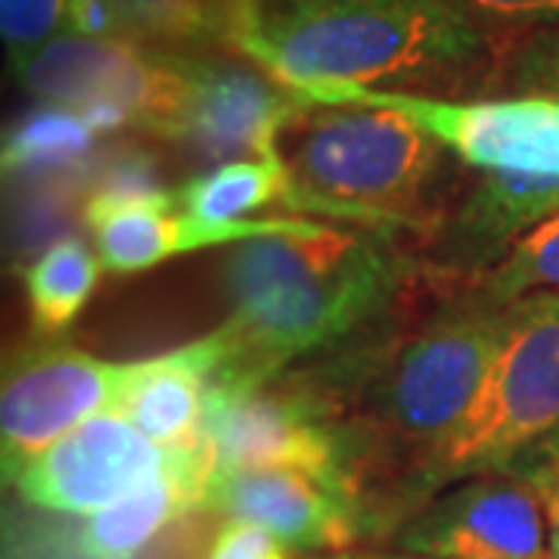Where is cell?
I'll return each mask as SVG.
<instances>
[{
    "instance_id": "6da1fadb",
    "label": "cell",
    "mask_w": 559,
    "mask_h": 559,
    "mask_svg": "<svg viewBox=\"0 0 559 559\" xmlns=\"http://www.w3.org/2000/svg\"><path fill=\"white\" fill-rule=\"evenodd\" d=\"M230 47L283 81L491 91L503 44L451 0H230Z\"/></svg>"
},
{
    "instance_id": "7a4b0ae2",
    "label": "cell",
    "mask_w": 559,
    "mask_h": 559,
    "mask_svg": "<svg viewBox=\"0 0 559 559\" xmlns=\"http://www.w3.org/2000/svg\"><path fill=\"white\" fill-rule=\"evenodd\" d=\"M230 314L215 342V389L274 382L283 367L336 345L399 296L404 261L377 234L308 230L240 242L227 259Z\"/></svg>"
},
{
    "instance_id": "3957f363",
    "label": "cell",
    "mask_w": 559,
    "mask_h": 559,
    "mask_svg": "<svg viewBox=\"0 0 559 559\" xmlns=\"http://www.w3.org/2000/svg\"><path fill=\"white\" fill-rule=\"evenodd\" d=\"M448 156L419 121L360 103L305 100L277 138L293 209L370 227H439Z\"/></svg>"
},
{
    "instance_id": "277c9868",
    "label": "cell",
    "mask_w": 559,
    "mask_h": 559,
    "mask_svg": "<svg viewBox=\"0 0 559 559\" xmlns=\"http://www.w3.org/2000/svg\"><path fill=\"white\" fill-rule=\"evenodd\" d=\"M510 301L491 299L479 283L457 299L360 355L355 411L364 429L389 444L423 451L432 469L441 448L479 399L498 355Z\"/></svg>"
},
{
    "instance_id": "5b68a950",
    "label": "cell",
    "mask_w": 559,
    "mask_h": 559,
    "mask_svg": "<svg viewBox=\"0 0 559 559\" xmlns=\"http://www.w3.org/2000/svg\"><path fill=\"white\" fill-rule=\"evenodd\" d=\"M559 432V293L507 305L479 399L432 463L436 473H495Z\"/></svg>"
},
{
    "instance_id": "8992f818",
    "label": "cell",
    "mask_w": 559,
    "mask_h": 559,
    "mask_svg": "<svg viewBox=\"0 0 559 559\" xmlns=\"http://www.w3.org/2000/svg\"><path fill=\"white\" fill-rule=\"evenodd\" d=\"M301 103L255 62L171 50L165 94L143 131L205 165L274 159L280 128Z\"/></svg>"
},
{
    "instance_id": "52a82bcc",
    "label": "cell",
    "mask_w": 559,
    "mask_h": 559,
    "mask_svg": "<svg viewBox=\"0 0 559 559\" xmlns=\"http://www.w3.org/2000/svg\"><path fill=\"white\" fill-rule=\"evenodd\" d=\"M308 103H360L395 109L481 175H522L559 187V103L538 97L441 100L358 84H311L296 91Z\"/></svg>"
},
{
    "instance_id": "ba28073f",
    "label": "cell",
    "mask_w": 559,
    "mask_h": 559,
    "mask_svg": "<svg viewBox=\"0 0 559 559\" xmlns=\"http://www.w3.org/2000/svg\"><path fill=\"white\" fill-rule=\"evenodd\" d=\"M171 50L124 38L57 35L13 57V75L28 94L84 112L97 131L146 128L159 109Z\"/></svg>"
},
{
    "instance_id": "9c48e42d",
    "label": "cell",
    "mask_w": 559,
    "mask_h": 559,
    "mask_svg": "<svg viewBox=\"0 0 559 559\" xmlns=\"http://www.w3.org/2000/svg\"><path fill=\"white\" fill-rule=\"evenodd\" d=\"M134 364L72 345L28 348L7 364L0 389V454L7 481L84 419L119 411Z\"/></svg>"
},
{
    "instance_id": "30bf717a",
    "label": "cell",
    "mask_w": 559,
    "mask_h": 559,
    "mask_svg": "<svg viewBox=\"0 0 559 559\" xmlns=\"http://www.w3.org/2000/svg\"><path fill=\"white\" fill-rule=\"evenodd\" d=\"M205 451L215 469H299L352 488L333 407L320 395L280 389H212Z\"/></svg>"
},
{
    "instance_id": "8fae6325",
    "label": "cell",
    "mask_w": 559,
    "mask_h": 559,
    "mask_svg": "<svg viewBox=\"0 0 559 559\" xmlns=\"http://www.w3.org/2000/svg\"><path fill=\"white\" fill-rule=\"evenodd\" d=\"M175 457L119 411H106L69 429L10 481L40 510L94 516L159 479Z\"/></svg>"
},
{
    "instance_id": "7c38bea8",
    "label": "cell",
    "mask_w": 559,
    "mask_h": 559,
    "mask_svg": "<svg viewBox=\"0 0 559 559\" xmlns=\"http://www.w3.org/2000/svg\"><path fill=\"white\" fill-rule=\"evenodd\" d=\"M399 547L426 559H547V516L528 481L495 469L426 503Z\"/></svg>"
},
{
    "instance_id": "4fadbf2b",
    "label": "cell",
    "mask_w": 559,
    "mask_h": 559,
    "mask_svg": "<svg viewBox=\"0 0 559 559\" xmlns=\"http://www.w3.org/2000/svg\"><path fill=\"white\" fill-rule=\"evenodd\" d=\"M209 507L255 522L293 550H340L358 538L352 488L299 469H215Z\"/></svg>"
},
{
    "instance_id": "5bb4252c",
    "label": "cell",
    "mask_w": 559,
    "mask_h": 559,
    "mask_svg": "<svg viewBox=\"0 0 559 559\" xmlns=\"http://www.w3.org/2000/svg\"><path fill=\"white\" fill-rule=\"evenodd\" d=\"M215 367L218 355L209 333L159 358L134 360L119 414L171 454L202 451Z\"/></svg>"
},
{
    "instance_id": "9a60e30c",
    "label": "cell",
    "mask_w": 559,
    "mask_h": 559,
    "mask_svg": "<svg viewBox=\"0 0 559 559\" xmlns=\"http://www.w3.org/2000/svg\"><path fill=\"white\" fill-rule=\"evenodd\" d=\"M314 218H246V221H202L171 209H131L109 215L94 224L97 249L106 271L112 274H138L153 264L178 259L187 252H200L209 246H237L274 234H296L314 227Z\"/></svg>"
},
{
    "instance_id": "2e32d148",
    "label": "cell",
    "mask_w": 559,
    "mask_h": 559,
    "mask_svg": "<svg viewBox=\"0 0 559 559\" xmlns=\"http://www.w3.org/2000/svg\"><path fill=\"white\" fill-rule=\"evenodd\" d=\"M215 460L209 451L178 454L159 479L87 516L75 535L81 559H134L171 522L209 507Z\"/></svg>"
},
{
    "instance_id": "e0dca14e",
    "label": "cell",
    "mask_w": 559,
    "mask_h": 559,
    "mask_svg": "<svg viewBox=\"0 0 559 559\" xmlns=\"http://www.w3.org/2000/svg\"><path fill=\"white\" fill-rule=\"evenodd\" d=\"M271 202L289 205V175L283 162L246 159L215 165L178 190V205L202 221H246Z\"/></svg>"
},
{
    "instance_id": "ac0fdd59",
    "label": "cell",
    "mask_w": 559,
    "mask_h": 559,
    "mask_svg": "<svg viewBox=\"0 0 559 559\" xmlns=\"http://www.w3.org/2000/svg\"><path fill=\"white\" fill-rule=\"evenodd\" d=\"M103 261L75 237L57 240L25 271V296L40 333H62L97 289Z\"/></svg>"
},
{
    "instance_id": "d6986e66",
    "label": "cell",
    "mask_w": 559,
    "mask_h": 559,
    "mask_svg": "<svg viewBox=\"0 0 559 559\" xmlns=\"http://www.w3.org/2000/svg\"><path fill=\"white\" fill-rule=\"evenodd\" d=\"M128 38L138 44L209 47L230 38V0H116Z\"/></svg>"
},
{
    "instance_id": "ffe728a7",
    "label": "cell",
    "mask_w": 559,
    "mask_h": 559,
    "mask_svg": "<svg viewBox=\"0 0 559 559\" xmlns=\"http://www.w3.org/2000/svg\"><path fill=\"white\" fill-rule=\"evenodd\" d=\"M100 131L84 112L47 103L10 128L3 140L7 171H44L60 168L84 156Z\"/></svg>"
},
{
    "instance_id": "44dd1931",
    "label": "cell",
    "mask_w": 559,
    "mask_h": 559,
    "mask_svg": "<svg viewBox=\"0 0 559 559\" xmlns=\"http://www.w3.org/2000/svg\"><path fill=\"white\" fill-rule=\"evenodd\" d=\"M479 286L498 301H513L528 293H559V215L540 221L491 264Z\"/></svg>"
},
{
    "instance_id": "7402d4cb",
    "label": "cell",
    "mask_w": 559,
    "mask_h": 559,
    "mask_svg": "<svg viewBox=\"0 0 559 559\" xmlns=\"http://www.w3.org/2000/svg\"><path fill=\"white\" fill-rule=\"evenodd\" d=\"M495 87L513 97L559 103V32H535L507 40Z\"/></svg>"
},
{
    "instance_id": "603a6c76",
    "label": "cell",
    "mask_w": 559,
    "mask_h": 559,
    "mask_svg": "<svg viewBox=\"0 0 559 559\" xmlns=\"http://www.w3.org/2000/svg\"><path fill=\"white\" fill-rule=\"evenodd\" d=\"M500 44L535 32H559V0H451Z\"/></svg>"
},
{
    "instance_id": "cb8c5ba5",
    "label": "cell",
    "mask_w": 559,
    "mask_h": 559,
    "mask_svg": "<svg viewBox=\"0 0 559 559\" xmlns=\"http://www.w3.org/2000/svg\"><path fill=\"white\" fill-rule=\"evenodd\" d=\"M72 0H0V32L10 47V57L35 50L69 28Z\"/></svg>"
},
{
    "instance_id": "d4e9b609",
    "label": "cell",
    "mask_w": 559,
    "mask_h": 559,
    "mask_svg": "<svg viewBox=\"0 0 559 559\" xmlns=\"http://www.w3.org/2000/svg\"><path fill=\"white\" fill-rule=\"evenodd\" d=\"M507 469L535 488L544 516H547V559H559V460L538 454V451H525Z\"/></svg>"
},
{
    "instance_id": "484cf974",
    "label": "cell",
    "mask_w": 559,
    "mask_h": 559,
    "mask_svg": "<svg viewBox=\"0 0 559 559\" xmlns=\"http://www.w3.org/2000/svg\"><path fill=\"white\" fill-rule=\"evenodd\" d=\"M205 559H289L286 547L255 522L230 520L221 528Z\"/></svg>"
},
{
    "instance_id": "4316f807",
    "label": "cell",
    "mask_w": 559,
    "mask_h": 559,
    "mask_svg": "<svg viewBox=\"0 0 559 559\" xmlns=\"http://www.w3.org/2000/svg\"><path fill=\"white\" fill-rule=\"evenodd\" d=\"M532 451H538V454H547V457L559 460V432H554L550 439H544L540 444H535Z\"/></svg>"
},
{
    "instance_id": "83f0119b",
    "label": "cell",
    "mask_w": 559,
    "mask_h": 559,
    "mask_svg": "<svg viewBox=\"0 0 559 559\" xmlns=\"http://www.w3.org/2000/svg\"><path fill=\"white\" fill-rule=\"evenodd\" d=\"M348 559H426V557H411V554H404V557H348Z\"/></svg>"
}]
</instances>
